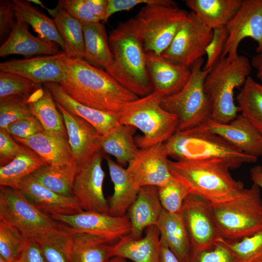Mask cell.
<instances>
[{
	"instance_id": "cell-1",
	"label": "cell",
	"mask_w": 262,
	"mask_h": 262,
	"mask_svg": "<svg viewBox=\"0 0 262 262\" xmlns=\"http://www.w3.org/2000/svg\"><path fill=\"white\" fill-rule=\"evenodd\" d=\"M66 77L60 85L78 102L118 115L126 103L139 98L124 88L106 71L84 59L66 56Z\"/></svg>"
},
{
	"instance_id": "cell-2",
	"label": "cell",
	"mask_w": 262,
	"mask_h": 262,
	"mask_svg": "<svg viewBox=\"0 0 262 262\" xmlns=\"http://www.w3.org/2000/svg\"><path fill=\"white\" fill-rule=\"evenodd\" d=\"M172 176L182 182L190 194L211 203L229 200L244 188V183L230 173L229 164L221 159L168 161Z\"/></svg>"
},
{
	"instance_id": "cell-3",
	"label": "cell",
	"mask_w": 262,
	"mask_h": 262,
	"mask_svg": "<svg viewBox=\"0 0 262 262\" xmlns=\"http://www.w3.org/2000/svg\"><path fill=\"white\" fill-rule=\"evenodd\" d=\"M108 37L113 61L105 71L139 98L152 93L153 89L147 69L146 52L128 20L110 32Z\"/></svg>"
},
{
	"instance_id": "cell-4",
	"label": "cell",
	"mask_w": 262,
	"mask_h": 262,
	"mask_svg": "<svg viewBox=\"0 0 262 262\" xmlns=\"http://www.w3.org/2000/svg\"><path fill=\"white\" fill-rule=\"evenodd\" d=\"M248 59L239 55L234 59L221 58L205 78L204 89L212 109V120L227 123L237 117L239 108L234 102L235 89L242 88L250 76Z\"/></svg>"
},
{
	"instance_id": "cell-5",
	"label": "cell",
	"mask_w": 262,
	"mask_h": 262,
	"mask_svg": "<svg viewBox=\"0 0 262 262\" xmlns=\"http://www.w3.org/2000/svg\"><path fill=\"white\" fill-rule=\"evenodd\" d=\"M163 144L167 156L175 161L221 159L230 169H235L245 164L255 163L258 159L206 131L177 130Z\"/></svg>"
},
{
	"instance_id": "cell-6",
	"label": "cell",
	"mask_w": 262,
	"mask_h": 262,
	"mask_svg": "<svg viewBox=\"0 0 262 262\" xmlns=\"http://www.w3.org/2000/svg\"><path fill=\"white\" fill-rule=\"evenodd\" d=\"M261 190L253 183L250 188H244L229 200L211 203L213 218L220 237L236 241L262 230Z\"/></svg>"
},
{
	"instance_id": "cell-7",
	"label": "cell",
	"mask_w": 262,
	"mask_h": 262,
	"mask_svg": "<svg viewBox=\"0 0 262 262\" xmlns=\"http://www.w3.org/2000/svg\"><path fill=\"white\" fill-rule=\"evenodd\" d=\"M162 98L153 91L126 103L118 114L120 124L134 127L143 133L135 141L140 148L164 143L178 130L177 117L162 107Z\"/></svg>"
},
{
	"instance_id": "cell-8",
	"label": "cell",
	"mask_w": 262,
	"mask_h": 262,
	"mask_svg": "<svg viewBox=\"0 0 262 262\" xmlns=\"http://www.w3.org/2000/svg\"><path fill=\"white\" fill-rule=\"evenodd\" d=\"M188 13L177 5L150 4L144 5L128 21L141 39L145 52L161 55L172 42Z\"/></svg>"
},
{
	"instance_id": "cell-9",
	"label": "cell",
	"mask_w": 262,
	"mask_h": 262,
	"mask_svg": "<svg viewBox=\"0 0 262 262\" xmlns=\"http://www.w3.org/2000/svg\"><path fill=\"white\" fill-rule=\"evenodd\" d=\"M203 64V58L196 61L182 88L162 98V107L177 117V130L192 129L212 119L211 104L204 89V80L212 68L204 69Z\"/></svg>"
},
{
	"instance_id": "cell-10",
	"label": "cell",
	"mask_w": 262,
	"mask_h": 262,
	"mask_svg": "<svg viewBox=\"0 0 262 262\" xmlns=\"http://www.w3.org/2000/svg\"><path fill=\"white\" fill-rule=\"evenodd\" d=\"M0 220L17 229L27 239L37 241L64 227L36 208L17 189L0 186Z\"/></svg>"
},
{
	"instance_id": "cell-11",
	"label": "cell",
	"mask_w": 262,
	"mask_h": 262,
	"mask_svg": "<svg viewBox=\"0 0 262 262\" xmlns=\"http://www.w3.org/2000/svg\"><path fill=\"white\" fill-rule=\"evenodd\" d=\"M213 33V29L191 11L188 13L172 42L161 56L189 67L206 54Z\"/></svg>"
},
{
	"instance_id": "cell-12",
	"label": "cell",
	"mask_w": 262,
	"mask_h": 262,
	"mask_svg": "<svg viewBox=\"0 0 262 262\" xmlns=\"http://www.w3.org/2000/svg\"><path fill=\"white\" fill-rule=\"evenodd\" d=\"M103 158L100 150L77 166L72 196L83 211L109 213L108 202L103 191L105 177L101 166Z\"/></svg>"
},
{
	"instance_id": "cell-13",
	"label": "cell",
	"mask_w": 262,
	"mask_h": 262,
	"mask_svg": "<svg viewBox=\"0 0 262 262\" xmlns=\"http://www.w3.org/2000/svg\"><path fill=\"white\" fill-rule=\"evenodd\" d=\"M180 213L189 236L192 253L212 248L219 236L211 203L198 195L190 194Z\"/></svg>"
},
{
	"instance_id": "cell-14",
	"label": "cell",
	"mask_w": 262,
	"mask_h": 262,
	"mask_svg": "<svg viewBox=\"0 0 262 262\" xmlns=\"http://www.w3.org/2000/svg\"><path fill=\"white\" fill-rule=\"evenodd\" d=\"M55 221L79 232L89 233L116 243L131 232L128 216H114L109 213L92 211L69 215H49Z\"/></svg>"
},
{
	"instance_id": "cell-15",
	"label": "cell",
	"mask_w": 262,
	"mask_h": 262,
	"mask_svg": "<svg viewBox=\"0 0 262 262\" xmlns=\"http://www.w3.org/2000/svg\"><path fill=\"white\" fill-rule=\"evenodd\" d=\"M226 27L229 36L221 58H236L238 46L246 38L256 42V51L257 53L262 52V0H243Z\"/></svg>"
},
{
	"instance_id": "cell-16",
	"label": "cell",
	"mask_w": 262,
	"mask_h": 262,
	"mask_svg": "<svg viewBox=\"0 0 262 262\" xmlns=\"http://www.w3.org/2000/svg\"><path fill=\"white\" fill-rule=\"evenodd\" d=\"M66 56L63 51L52 55L13 59L0 63V72L19 75L38 84L48 82L60 84L66 77Z\"/></svg>"
},
{
	"instance_id": "cell-17",
	"label": "cell",
	"mask_w": 262,
	"mask_h": 262,
	"mask_svg": "<svg viewBox=\"0 0 262 262\" xmlns=\"http://www.w3.org/2000/svg\"><path fill=\"white\" fill-rule=\"evenodd\" d=\"M168 157L163 143L140 148L128 164L127 169L138 188L146 186L158 187L172 178Z\"/></svg>"
},
{
	"instance_id": "cell-18",
	"label": "cell",
	"mask_w": 262,
	"mask_h": 262,
	"mask_svg": "<svg viewBox=\"0 0 262 262\" xmlns=\"http://www.w3.org/2000/svg\"><path fill=\"white\" fill-rule=\"evenodd\" d=\"M190 130L210 132L221 137L247 155L257 158L262 156V133L241 114L229 123H219L210 119Z\"/></svg>"
},
{
	"instance_id": "cell-19",
	"label": "cell",
	"mask_w": 262,
	"mask_h": 262,
	"mask_svg": "<svg viewBox=\"0 0 262 262\" xmlns=\"http://www.w3.org/2000/svg\"><path fill=\"white\" fill-rule=\"evenodd\" d=\"M56 104L63 116L68 142L77 166H79L101 150L102 135L87 121Z\"/></svg>"
},
{
	"instance_id": "cell-20",
	"label": "cell",
	"mask_w": 262,
	"mask_h": 262,
	"mask_svg": "<svg viewBox=\"0 0 262 262\" xmlns=\"http://www.w3.org/2000/svg\"><path fill=\"white\" fill-rule=\"evenodd\" d=\"M146 64L153 91L163 97L180 91L188 81L189 67L166 59L152 52H146Z\"/></svg>"
},
{
	"instance_id": "cell-21",
	"label": "cell",
	"mask_w": 262,
	"mask_h": 262,
	"mask_svg": "<svg viewBox=\"0 0 262 262\" xmlns=\"http://www.w3.org/2000/svg\"><path fill=\"white\" fill-rule=\"evenodd\" d=\"M17 189L36 208L49 215L73 214L83 211L72 196H64L53 192L32 175L22 180Z\"/></svg>"
},
{
	"instance_id": "cell-22",
	"label": "cell",
	"mask_w": 262,
	"mask_h": 262,
	"mask_svg": "<svg viewBox=\"0 0 262 262\" xmlns=\"http://www.w3.org/2000/svg\"><path fill=\"white\" fill-rule=\"evenodd\" d=\"M13 137L34 151L48 165L77 166L68 139L62 136L43 131L27 138Z\"/></svg>"
},
{
	"instance_id": "cell-23",
	"label": "cell",
	"mask_w": 262,
	"mask_h": 262,
	"mask_svg": "<svg viewBox=\"0 0 262 262\" xmlns=\"http://www.w3.org/2000/svg\"><path fill=\"white\" fill-rule=\"evenodd\" d=\"M66 228L69 231V262H109L114 257L113 248L116 243Z\"/></svg>"
},
{
	"instance_id": "cell-24",
	"label": "cell",
	"mask_w": 262,
	"mask_h": 262,
	"mask_svg": "<svg viewBox=\"0 0 262 262\" xmlns=\"http://www.w3.org/2000/svg\"><path fill=\"white\" fill-rule=\"evenodd\" d=\"M163 209L157 187H141L135 200L129 209L128 217L131 225L129 235L135 239L142 238L147 228L157 225Z\"/></svg>"
},
{
	"instance_id": "cell-25",
	"label": "cell",
	"mask_w": 262,
	"mask_h": 262,
	"mask_svg": "<svg viewBox=\"0 0 262 262\" xmlns=\"http://www.w3.org/2000/svg\"><path fill=\"white\" fill-rule=\"evenodd\" d=\"M55 43L34 36L29 32L28 24L16 20L8 38L0 47V56L12 54L27 58L35 55H52L59 53Z\"/></svg>"
},
{
	"instance_id": "cell-26",
	"label": "cell",
	"mask_w": 262,
	"mask_h": 262,
	"mask_svg": "<svg viewBox=\"0 0 262 262\" xmlns=\"http://www.w3.org/2000/svg\"><path fill=\"white\" fill-rule=\"evenodd\" d=\"M44 87L50 92L56 103L69 113L87 121L102 135L107 134L119 124L118 115L95 109L78 102L70 98L58 83H46Z\"/></svg>"
},
{
	"instance_id": "cell-27",
	"label": "cell",
	"mask_w": 262,
	"mask_h": 262,
	"mask_svg": "<svg viewBox=\"0 0 262 262\" xmlns=\"http://www.w3.org/2000/svg\"><path fill=\"white\" fill-rule=\"evenodd\" d=\"M142 238L135 239L129 234L120 238L114 246V256L133 262H159L160 233L157 225L148 227Z\"/></svg>"
},
{
	"instance_id": "cell-28",
	"label": "cell",
	"mask_w": 262,
	"mask_h": 262,
	"mask_svg": "<svg viewBox=\"0 0 262 262\" xmlns=\"http://www.w3.org/2000/svg\"><path fill=\"white\" fill-rule=\"evenodd\" d=\"M114 192L108 202L109 214L123 216L135 200L139 190L127 168L105 156Z\"/></svg>"
},
{
	"instance_id": "cell-29",
	"label": "cell",
	"mask_w": 262,
	"mask_h": 262,
	"mask_svg": "<svg viewBox=\"0 0 262 262\" xmlns=\"http://www.w3.org/2000/svg\"><path fill=\"white\" fill-rule=\"evenodd\" d=\"M157 226L160 238L180 261L190 262L191 245L181 213H172L163 209Z\"/></svg>"
},
{
	"instance_id": "cell-30",
	"label": "cell",
	"mask_w": 262,
	"mask_h": 262,
	"mask_svg": "<svg viewBox=\"0 0 262 262\" xmlns=\"http://www.w3.org/2000/svg\"><path fill=\"white\" fill-rule=\"evenodd\" d=\"M28 104L31 113L42 125L45 131L67 139L66 130L62 114L57 109L50 92L39 88L29 98Z\"/></svg>"
},
{
	"instance_id": "cell-31",
	"label": "cell",
	"mask_w": 262,
	"mask_h": 262,
	"mask_svg": "<svg viewBox=\"0 0 262 262\" xmlns=\"http://www.w3.org/2000/svg\"><path fill=\"white\" fill-rule=\"evenodd\" d=\"M243 0H186V6L212 29L226 26L235 15Z\"/></svg>"
},
{
	"instance_id": "cell-32",
	"label": "cell",
	"mask_w": 262,
	"mask_h": 262,
	"mask_svg": "<svg viewBox=\"0 0 262 262\" xmlns=\"http://www.w3.org/2000/svg\"><path fill=\"white\" fill-rule=\"evenodd\" d=\"M84 40V59L97 67L105 69L113 61L109 37L100 22L82 23Z\"/></svg>"
},
{
	"instance_id": "cell-33",
	"label": "cell",
	"mask_w": 262,
	"mask_h": 262,
	"mask_svg": "<svg viewBox=\"0 0 262 262\" xmlns=\"http://www.w3.org/2000/svg\"><path fill=\"white\" fill-rule=\"evenodd\" d=\"M12 3L16 20L30 25L40 38L58 44L65 52V44L53 19L33 6L29 0H13Z\"/></svg>"
},
{
	"instance_id": "cell-34",
	"label": "cell",
	"mask_w": 262,
	"mask_h": 262,
	"mask_svg": "<svg viewBox=\"0 0 262 262\" xmlns=\"http://www.w3.org/2000/svg\"><path fill=\"white\" fill-rule=\"evenodd\" d=\"M47 10L53 17L67 56L84 59V40L81 23L58 3L55 9Z\"/></svg>"
},
{
	"instance_id": "cell-35",
	"label": "cell",
	"mask_w": 262,
	"mask_h": 262,
	"mask_svg": "<svg viewBox=\"0 0 262 262\" xmlns=\"http://www.w3.org/2000/svg\"><path fill=\"white\" fill-rule=\"evenodd\" d=\"M136 130L131 126L118 124L102 136L101 150L115 158L118 164H128L139 150L133 139Z\"/></svg>"
},
{
	"instance_id": "cell-36",
	"label": "cell",
	"mask_w": 262,
	"mask_h": 262,
	"mask_svg": "<svg viewBox=\"0 0 262 262\" xmlns=\"http://www.w3.org/2000/svg\"><path fill=\"white\" fill-rule=\"evenodd\" d=\"M20 152L0 167V186L18 189L22 180L47 164L34 151L22 145Z\"/></svg>"
},
{
	"instance_id": "cell-37",
	"label": "cell",
	"mask_w": 262,
	"mask_h": 262,
	"mask_svg": "<svg viewBox=\"0 0 262 262\" xmlns=\"http://www.w3.org/2000/svg\"><path fill=\"white\" fill-rule=\"evenodd\" d=\"M77 166L45 165L31 175L43 185L59 195L72 196V188Z\"/></svg>"
},
{
	"instance_id": "cell-38",
	"label": "cell",
	"mask_w": 262,
	"mask_h": 262,
	"mask_svg": "<svg viewBox=\"0 0 262 262\" xmlns=\"http://www.w3.org/2000/svg\"><path fill=\"white\" fill-rule=\"evenodd\" d=\"M236 100L241 114L262 133V84L248 77Z\"/></svg>"
},
{
	"instance_id": "cell-39",
	"label": "cell",
	"mask_w": 262,
	"mask_h": 262,
	"mask_svg": "<svg viewBox=\"0 0 262 262\" xmlns=\"http://www.w3.org/2000/svg\"><path fill=\"white\" fill-rule=\"evenodd\" d=\"M215 243L227 249L237 262H262V230L236 241L219 236Z\"/></svg>"
},
{
	"instance_id": "cell-40",
	"label": "cell",
	"mask_w": 262,
	"mask_h": 262,
	"mask_svg": "<svg viewBox=\"0 0 262 262\" xmlns=\"http://www.w3.org/2000/svg\"><path fill=\"white\" fill-rule=\"evenodd\" d=\"M69 231L66 227L36 241L46 262H69L67 253Z\"/></svg>"
},
{
	"instance_id": "cell-41",
	"label": "cell",
	"mask_w": 262,
	"mask_h": 262,
	"mask_svg": "<svg viewBox=\"0 0 262 262\" xmlns=\"http://www.w3.org/2000/svg\"><path fill=\"white\" fill-rule=\"evenodd\" d=\"M28 239L15 227L0 220V257L16 262Z\"/></svg>"
},
{
	"instance_id": "cell-42",
	"label": "cell",
	"mask_w": 262,
	"mask_h": 262,
	"mask_svg": "<svg viewBox=\"0 0 262 262\" xmlns=\"http://www.w3.org/2000/svg\"><path fill=\"white\" fill-rule=\"evenodd\" d=\"M29 79L16 74L0 72V100L30 96L40 88Z\"/></svg>"
},
{
	"instance_id": "cell-43",
	"label": "cell",
	"mask_w": 262,
	"mask_h": 262,
	"mask_svg": "<svg viewBox=\"0 0 262 262\" xmlns=\"http://www.w3.org/2000/svg\"><path fill=\"white\" fill-rule=\"evenodd\" d=\"M157 188L163 209L170 213H180L183 202L190 194L187 187L172 176L165 184Z\"/></svg>"
},
{
	"instance_id": "cell-44",
	"label": "cell",
	"mask_w": 262,
	"mask_h": 262,
	"mask_svg": "<svg viewBox=\"0 0 262 262\" xmlns=\"http://www.w3.org/2000/svg\"><path fill=\"white\" fill-rule=\"evenodd\" d=\"M29 98L12 97L0 100V129H6L10 123L33 115L28 104Z\"/></svg>"
},
{
	"instance_id": "cell-45",
	"label": "cell",
	"mask_w": 262,
	"mask_h": 262,
	"mask_svg": "<svg viewBox=\"0 0 262 262\" xmlns=\"http://www.w3.org/2000/svg\"><path fill=\"white\" fill-rule=\"evenodd\" d=\"M213 36L208 46L206 55V61L203 68L211 69L220 59L229 36L226 26H220L213 29Z\"/></svg>"
},
{
	"instance_id": "cell-46",
	"label": "cell",
	"mask_w": 262,
	"mask_h": 262,
	"mask_svg": "<svg viewBox=\"0 0 262 262\" xmlns=\"http://www.w3.org/2000/svg\"><path fill=\"white\" fill-rule=\"evenodd\" d=\"M13 136L27 138L45 131L41 123L33 115L16 120L5 129Z\"/></svg>"
},
{
	"instance_id": "cell-47",
	"label": "cell",
	"mask_w": 262,
	"mask_h": 262,
	"mask_svg": "<svg viewBox=\"0 0 262 262\" xmlns=\"http://www.w3.org/2000/svg\"><path fill=\"white\" fill-rule=\"evenodd\" d=\"M190 262H237L227 249L215 243V245L211 249L192 253Z\"/></svg>"
},
{
	"instance_id": "cell-48",
	"label": "cell",
	"mask_w": 262,
	"mask_h": 262,
	"mask_svg": "<svg viewBox=\"0 0 262 262\" xmlns=\"http://www.w3.org/2000/svg\"><path fill=\"white\" fill-rule=\"evenodd\" d=\"M58 3L81 24L100 22L90 13L83 0H62Z\"/></svg>"
},
{
	"instance_id": "cell-49",
	"label": "cell",
	"mask_w": 262,
	"mask_h": 262,
	"mask_svg": "<svg viewBox=\"0 0 262 262\" xmlns=\"http://www.w3.org/2000/svg\"><path fill=\"white\" fill-rule=\"evenodd\" d=\"M164 4L177 6L172 0H108L107 12L104 22H106L113 14L121 11H127L140 4Z\"/></svg>"
},
{
	"instance_id": "cell-50",
	"label": "cell",
	"mask_w": 262,
	"mask_h": 262,
	"mask_svg": "<svg viewBox=\"0 0 262 262\" xmlns=\"http://www.w3.org/2000/svg\"><path fill=\"white\" fill-rule=\"evenodd\" d=\"M18 144L5 129H0V164L3 166L13 160L21 151Z\"/></svg>"
},
{
	"instance_id": "cell-51",
	"label": "cell",
	"mask_w": 262,
	"mask_h": 262,
	"mask_svg": "<svg viewBox=\"0 0 262 262\" xmlns=\"http://www.w3.org/2000/svg\"><path fill=\"white\" fill-rule=\"evenodd\" d=\"M16 21V13L12 1H0V37L3 41L9 36L13 27Z\"/></svg>"
},
{
	"instance_id": "cell-52",
	"label": "cell",
	"mask_w": 262,
	"mask_h": 262,
	"mask_svg": "<svg viewBox=\"0 0 262 262\" xmlns=\"http://www.w3.org/2000/svg\"><path fill=\"white\" fill-rule=\"evenodd\" d=\"M16 262H46L37 242L28 239Z\"/></svg>"
},
{
	"instance_id": "cell-53",
	"label": "cell",
	"mask_w": 262,
	"mask_h": 262,
	"mask_svg": "<svg viewBox=\"0 0 262 262\" xmlns=\"http://www.w3.org/2000/svg\"><path fill=\"white\" fill-rule=\"evenodd\" d=\"M87 9L100 21H103L106 16L108 0H83Z\"/></svg>"
},
{
	"instance_id": "cell-54",
	"label": "cell",
	"mask_w": 262,
	"mask_h": 262,
	"mask_svg": "<svg viewBox=\"0 0 262 262\" xmlns=\"http://www.w3.org/2000/svg\"><path fill=\"white\" fill-rule=\"evenodd\" d=\"M159 262H180L165 242L161 238Z\"/></svg>"
},
{
	"instance_id": "cell-55",
	"label": "cell",
	"mask_w": 262,
	"mask_h": 262,
	"mask_svg": "<svg viewBox=\"0 0 262 262\" xmlns=\"http://www.w3.org/2000/svg\"><path fill=\"white\" fill-rule=\"evenodd\" d=\"M250 178L254 183L256 184L262 189V166L255 165L250 168Z\"/></svg>"
},
{
	"instance_id": "cell-56",
	"label": "cell",
	"mask_w": 262,
	"mask_h": 262,
	"mask_svg": "<svg viewBox=\"0 0 262 262\" xmlns=\"http://www.w3.org/2000/svg\"><path fill=\"white\" fill-rule=\"evenodd\" d=\"M250 62L252 67L257 71V77L262 80V52L258 53L253 56Z\"/></svg>"
},
{
	"instance_id": "cell-57",
	"label": "cell",
	"mask_w": 262,
	"mask_h": 262,
	"mask_svg": "<svg viewBox=\"0 0 262 262\" xmlns=\"http://www.w3.org/2000/svg\"><path fill=\"white\" fill-rule=\"evenodd\" d=\"M109 262H128L127 260L118 256H114L110 260Z\"/></svg>"
},
{
	"instance_id": "cell-58",
	"label": "cell",
	"mask_w": 262,
	"mask_h": 262,
	"mask_svg": "<svg viewBox=\"0 0 262 262\" xmlns=\"http://www.w3.org/2000/svg\"><path fill=\"white\" fill-rule=\"evenodd\" d=\"M0 262H8L4 260L2 257H0Z\"/></svg>"
}]
</instances>
